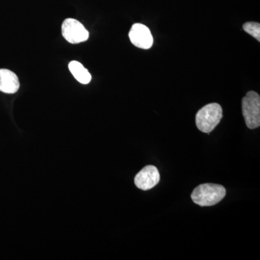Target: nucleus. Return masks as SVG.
Returning a JSON list of instances; mask_svg holds the SVG:
<instances>
[{
	"label": "nucleus",
	"instance_id": "nucleus-1",
	"mask_svg": "<svg viewBox=\"0 0 260 260\" xmlns=\"http://www.w3.org/2000/svg\"><path fill=\"white\" fill-rule=\"evenodd\" d=\"M226 190L219 184L207 183L197 186L191 194L195 204L201 207L213 206L225 198Z\"/></svg>",
	"mask_w": 260,
	"mask_h": 260
},
{
	"label": "nucleus",
	"instance_id": "nucleus-2",
	"mask_svg": "<svg viewBox=\"0 0 260 260\" xmlns=\"http://www.w3.org/2000/svg\"><path fill=\"white\" fill-rule=\"evenodd\" d=\"M222 117V107L218 104L213 103L205 106L197 113L195 121L200 131L210 133L218 126Z\"/></svg>",
	"mask_w": 260,
	"mask_h": 260
},
{
	"label": "nucleus",
	"instance_id": "nucleus-3",
	"mask_svg": "<svg viewBox=\"0 0 260 260\" xmlns=\"http://www.w3.org/2000/svg\"><path fill=\"white\" fill-rule=\"evenodd\" d=\"M242 112L246 126L256 129L260 125V97L254 91H249L242 99Z\"/></svg>",
	"mask_w": 260,
	"mask_h": 260
},
{
	"label": "nucleus",
	"instance_id": "nucleus-4",
	"mask_svg": "<svg viewBox=\"0 0 260 260\" xmlns=\"http://www.w3.org/2000/svg\"><path fill=\"white\" fill-rule=\"evenodd\" d=\"M63 37L71 44H80L89 38V32L83 24L73 18L65 19L61 25Z\"/></svg>",
	"mask_w": 260,
	"mask_h": 260
},
{
	"label": "nucleus",
	"instance_id": "nucleus-5",
	"mask_svg": "<svg viewBox=\"0 0 260 260\" xmlns=\"http://www.w3.org/2000/svg\"><path fill=\"white\" fill-rule=\"evenodd\" d=\"M132 44L143 49H149L153 44V37L150 29L141 23H135L129 32Z\"/></svg>",
	"mask_w": 260,
	"mask_h": 260
},
{
	"label": "nucleus",
	"instance_id": "nucleus-6",
	"mask_svg": "<svg viewBox=\"0 0 260 260\" xmlns=\"http://www.w3.org/2000/svg\"><path fill=\"white\" fill-rule=\"evenodd\" d=\"M160 181L158 169L149 165L143 168L135 177V184L142 190L147 191L157 185Z\"/></svg>",
	"mask_w": 260,
	"mask_h": 260
},
{
	"label": "nucleus",
	"instance_id": "nucleus-7",
	"mask_svg": "<svg viewBox=\"0 0 260 260\" xmlns=\"http://www.w3.org/2000/svg\"><path fill=\"white\" fill-rule=\"evenodd\" d=\"M20 88L18 76L13 72L0 69V91L5 93H16Z\"/></svg>",
	"mask_w": 260,
	"mask_h": 260
},
{
	"label": "nucleus",
	"instance_id": "nucleus-8",
	"mask_svg": "<svg viewBox=\"0 0 260 260\" xmlns=\"http://www.w3.org/2000/svg\"><path fill=\"white\" fill-rule=\"evenodd\" d=\"M69 70L75 79L80 83L86 85L91 80V75L79 61H72L69 64Z\"/></svg>",
	"mask_w": 260,
	"mask_h": 260
},
{
	"label": "nucleus",
	"instance_id": "nucleus-9",
	"mask_svg": "<svg viewBox=\"0 0 260 260\" xmlns=\"http://www.w3.org/2000/svg\"><path fill=\"white\" fill-rule=\"evenodd\" d=\"M244 31L249 34L251 37L260 42V25L256 22H248L243 25Z\"/></svg>",
	"mask_w": 260,
	"mask_h": 260
}]
</instances>
